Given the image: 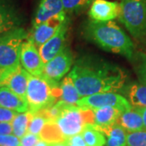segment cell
Here are the masks:
<instances>
[{"instance_id":"cell-6","label":"cell","mask_w":146,"mask_h":146,"mask_svg":"<svg viewBox=\"0 0 146 146\" xmlns=\"http://www.w3.org/2000/svg\"><path fill=\"white\" fill-rule=\"evenodd\" d=\"M54 86L47 81L42 76H29L26 100L29 104V111L34 114L40 110L50 107L58 101L53 96Z\"/></svg>"},{"instance_id":"cell-34","label":"cell","mask_w":146,"mask_h":146,"mask_svg":"<svg viewBox=\"0 0 146 146\" xmlns=\"http://www.w3.org/2000/svg\"><path fill=\"white\" fill-rule=\"evenodd\" d=\"M49 146H68L67 141H59V142H52L49 143Z\"/></svg>"},{"instance_id":"cell-11","label":"cell","mask_w":146,"mask_h":146,"mask_svg":"<svg viewBox=\"0 0 146 146\" xmlns=\"http://www.w3.org/2000/svg\"><path fill=\"white\" fill-rule=\"evenodd\" d=\"M23 16L14 0H0V35L21 28Z\"/></svg>"},{"instance_id":"cell-18","label":"cell","mask_w":146,"mask_h":146,"mask_svg":"<svg viewBox=\"0 0 146 146\" xmlns=\"http://www.w3.org/2000/svg\"><path fill=\"white\" fill-rule=\"evenodd\" d=\"M96 129L100 131L104 136L107 137L106 146H126L127 133L121 126L115 123L106 127H99L94 125Z\"/></svg>"},{"instance_id":"cell-17","label":"cell","mask_w":146,"mask_h":146,"mask_svg":"<svg viewBox=\"0 0 146 146\" xmlns=\"http://www.w3.org/2000/svg\"><path fill=\"white\" fill-rule=\"evenodd\" d=\"M116 123L128 133L144 130L142 116L136 107L131 106L130 109L123 111Z\"/></svg>"},{"instance_id":"cell-1","label":"cell","mask_w":146,"mask_h":146,"mask_svg":"<svg viewBox=\"0 0 146 146\" xmlns=\"http://www.w3.org/2000/svg\"><path fill=\"white\" fill-rule=\"evenodd\" d=\"M81 98L123 89L126 75L119 67L97 58H82L68 75Z\"/></svg>"},{"instance_id":"cell-36","label":"cell","mask_w":146,"mask_h":146,"mask_svg":"<svg viewBox=\"0 0 146 146\" xmlns=\"http://www.w3.org/2000/svg\"><path fill=\"white\" fill-rule=\"evenodd\" d=\"M68 146H87V145H72V144H68Z\"/></svg>"},{"instance_id":"cell-2","label":"cell","mask_w":146,"mask_h":146,"mask_svg":"<svg viewBox=\"0 0 146 146\" xmlns=\"http://www.w3.org/2000/svg\"><path fill=\"white\" fill-rule=\"evenodd\" d=\"M86 36L108 52L119 54L128 58L134 56V45L125 32L114 21H89L84 28Z\"/></svg>"},{"instance_id":"cell-21","label":"cell","mask_w":146,"mask_h":146,"mask_svg":"<svg viewBox=\"0 0 146 146\" xmlns=\"http://www.w3.org/2000/svg\"><path fill=\"white\" fill-rule=\"evenodd\" d=\"M127 98L132 107H146V84H131L127 89Z\"/></svg>"},{"instance_id":"cell-31","label":"cell","mask_w":146,"mask_h":146,"mask_svg":"<svg viewBox=\"0 0 146 146\" xmlns=\"http://www.w3.org/2000/svg\"><path fill=\"white\" fill-rule=\"evenodd\" d=\"M12 134L11 123H0V136Z\"/></svg>"},{"instance_id":"cell-3","label":"cell","mask_w":146,"mask_h":146,"mask_svg":"<svg viewBox=\"0 0 146 146\" xmlns=\"http://www.w3.org/2000/svg\"><path fill=\"white\" fill-rule=\"evenodd\" d=\"M67 140L77 134H80L84 127L94 124V110L77 105L63 103L60 115L54 121Z\"/></svg>"},{"instance_id":"cell-22","label":"cell","mask_w":146,"mask_h":146,"mask_svg":"<svg viewBox=\"0 0 146 146\" xmlns=\"http://www.w3.org/2000/svg\"><path fill=\"white\" fill-rule=\"evenodd\" d=\"M81 135L87 146H104L106 143L104 135L100 131L96 129L94 124L85 126Z\"/></svg>"},{"instance_id":"cell-32","label":"cell","mask_w":146,"mask_h":146,"mask_svg":"<svg viewBox=\"0 0 146 146\" xmlns=\"http://www.w3.org/2000/svg\"><path fill=\"white\" fill-rule=\"evenodd\" d=\"M16 70V69H15ZM15 70H11V69H4V68H0V87L2 86L3 83L4 82L6 79L8 77V76L11 73Z\"/></svg>"},{"instance_id":"cell-15","label":"cell","mask_w":146,"mask_h":146,"mask_svg":"<svg viewBox=\"0 0 146 146\" xmlns=\"http://www.w3.org/2000/svg\"><path fill=\"white\" fill-rule=\"evenodd\" d=\"M63 11V0H42L33 18V27L45 22Z\"/></svg>"},{"instance_id":"cell-19","label":"cell","mask_w":146,"mask_h":146,"mask_svg":"<svg viewBox=\"0 0 146 146\" xmlns=\"http://www.w3.org/2000/svg\"><path fill=\"white\" fill-rule=\"evenodd\" d=\"M92 110L94 113V125L99 127H106L115 123L122 113L119 110L110 106Z\"/></svg>"},{"instance_id":"cell-20","label":"cell","mask_w":146,"mask_h":146,"mask_svg":"<svg viewBox=\"0 0 146 146\" xmlns=\"http://www.w3.org/2000/svg\"><path fill=\"white\" fill-rule=\"evenodd\" d=\"M61 89L60 101L69 105H76L77 102L81 98L77 89L73 83L72 78L68 76L59 83Z\"/></svg>"},{"instance_id":"cell-13","label":"cell","mask_w":146,"mask_h":146,"mask_svg":"<svg viewBox=\"0 0 146 146\" xmlns=\"http://www.w3.org/2000/svg\"><path fill=\"white\" fill-rule=\"evenodd\" d=\"M120 6L116 2L108 0H93L89 16L91 21L107 22L119 16Z\"/></svg>"},{"instance_id":"cell-33","label":"cell","mask_w":146,"mask_h":146,"mask_svg":"<svg viewBox=\"0 0 146 146\" xmlns=\"http://www.w3.org/2000/svg\"><path fill=\"white\" fill-rule=\"evenodd\" d=\"M140 111L142 119H143V125H144V130L146 131V107H136Z\"/></svg>"},{"instance_id":"cell-24","label":"cell","mask_w":146,"mask_h":146,"mask_svg":"<svg viewBox=\"0 0 146 146\" xmlns=\"http://www.w3.org/2000/svg\"><path fill=\"white\" fill-rule=\"evenodd\" d=\"M31 112L27 111L25 113H18L11 122L12 134L18 138H22L28 132L29 123L31 118Z\"/></svg>"},{"instance_id":"cell-10","label":"cell","mask_w":146,"mask_h":146,"mask_svg":"<svg viewBox=\"0 0 146 146\" xmlns=\"http://www.w3.org/2000/svg\"><path fill=\"white\" fill-rule=\"evenodd\" d=\"M21 65L32 76H42L45 63L38 48L28 38L21 47Z\"/></svg>"},{"instance_id":"cell-7","label":"cell","mask_w":146,"mask_h":146,"mask_svg":"<svg viewBox=\"0 0 146 146\" xmlns=\"http://www.w3.org/2000/svg\"><path fill=\"white\" fill-rule=\"evenodd\" d=\"M73 64L72 54L65 47L59 54L45 64L42 76L54 87L59 84V81L71 70Z\"/></svg>"},{"instance_id":"cell-29","label":"cell","mask_w":146,"mask_h":146,"mask_svg":"<svg viewBox=\"0 0 146 146\" xmlns=\"http://www.w3.org/2000/svg\"><path fill=\"white\" fill-rule=\"evenodd\" d=\"M40 141L41 137L39 135L27 132L25 136L21 138L20 146H35Z\"/></svg>"},{"instance_id":"cell-8","label":"cell","mask_w":146,"mask_h":146,"mask_svg":"<svg viewBox=\"0 0 146 146\" xmlns=\"http://www.w3.org/2000/svg\"><path fill=\"white\" fill-rule=\"evenodd\" d=\"M76 105L90 109L110 106L122 112L131 108L129 102L124 97L115 93H100L81 98Z\"/></svg>"},{"instance_id":"cell-14","label":"cell","mask_w":146,"mask_h":146,"mask_svg":"<svg viewBox=\"0 0 146 146\" xmlns=\"http://www.w3.org/2000/svg\"><path fill=\"white\" fill-rule=\"evenodd\" d=\"M30 74L20 66L13 71L4 80L2 86H6L13 93L26 100L28 82ZM27 101V100H26Z\"/></svg>"},{"instance_id":"cell-23","label":"cell","mask_w":146,"mask_h":146,"mask_svg":"<svg viewBox=\"0 0 146 146\" xmlns=\"http://www.w3.org/2000/svg\"><path fill=\"white\" fill-rule=\"evenodd\" d=\"M39 136L42 141H46L47 143L66 141L65 137L63 136V133L61 132L58 125L53 121L47 122Z\"/></svg>"},{"instance_id":"cell-27","label":"cell","mask_w":146,"mask_h":146,"mask_svg":"<svg viewBox=\"0 0 146 146\" xmlns=\"http://www.w3.org/2000/svg\"><path fill=\"white\" fill-rule=\"evenodd\" d=\"M136 74L141 83L146 84V54H139L136 61Z\"/></svg>"},{"instance_id":"cell-12","label":"cell","mask_w":146,"mask_h":146,"mask_svg":"<svg viewBox=\"0 0 146 146\" xmlns=\"http://www.w3.org/2000/svg\"><path fill=\"white\" fill-rule=\"evenodd\" d=\"M69 19L68 17L59 27L56 33L38 48L42 60L46 64L65 48V42L68 35Z\"/></svg>"},{"instance_id":"cell-16","label":"cell","mask_w":146,"mask_h":146,"mask_svg":"<svg viewBox=\"0 0 146 146\" xmlns=\"http://www.w3.org/2000/svg\"><path fill=\"white\" fill-rule=\"evenodd\" d=\"M0 107L11 110L17 113L29 111V104L26 100L13 93L6 86L0 87Z\"/></svg>"},{"instance_id":"cell-35","label":"cell","mask_w":146,"mask_h":146,"mask_svg":"<svg viewBox=\"0 0 146 146\" xmlns=\"http://www.w3.org/2000/svg\"><path fill=\"white\" fill-rule=\"evenodd\" d=\"M35 146H49V143H47L46 141H42V140H41V141H39Z\"/></svg>"},{"instance_id":"cell-30","label":"cell","mask_w":146,"mask_h":146,"mask_svg":"<svg viewBox=\"0 0 146 146\" xmlns=\"http://www.w3.org/2000/svg\"><path fill=\"white\" fill-rule=\"evenodd\" d=\"M17 114L16 111L0 107V123H11Z\"/></svg>"},{"instance_id":"cell-26","label":"cell","mask_w":146,"mask_h":146,"mask_svg":"<svg viewBox=\"0 0 146 146\" xmlns=\"http://www.w3.org/2000/svg\"><path fill=\"white\" fill-rule=\"evenodd\" d=\"M93 0H63V11L68 13L77 12L88 7Z\"/></svg>"},{"instance_id":"cell-28","label":"cell","mask_w":146,"mask_h":146,"mask_svg":"<svg viewBox=\"0 0 146 146\" xmlns=\"http://www.w3.org/2000/svg\"><path fill=\"white\" fill-rule=\"evenodd\" d=\"M21 139L13 134L0 136V146H20Z\"/></svg>"},{"instance_id":"cell-4","label":"cell","mask_w":146,"mask_h":146,"mask_svg":"<svg viewBox=\"0 0 146 146\" xmlns=\"http://www.w3.org/2000/svg\"><path fill=\"white\" fill-rule=\"evenodd\" d=\"M29 33L17 28L0 35V68L15 70L21 66V52Z\"/></svg>"},{"instance_id":"cell-9","label":"cell","mask_w":146,"mask_h":146,"mask_svg":"<svg viewBox=\"0 0 146 146\" xmlns=\"http://www.w3.org/2000/svg\"><path fill=\"white\" fill-rule=\"evenodd\" d=\"M67 18V14L63 11L45 22L33 26L28 35V39L31 41L37 48H39L56 33L59 27L62 25Z\"/></svg>"},{"instance_id":"cell-25","label":"cell","mask_w":146,"mask_h":146,"mask_svg":"<svg viewBox=\"0 0 146 146\" xmlns=\"http://www.w3.org/2000/svg\"><path fill=\"white\" fill-rule=\"evenodd\" d=\"M47 122L48 121L46 119V118L39 112L32 114L29 123L28 132L35 135H39Z\"/></svg>"},{"instance_id":"cell-5","label":"cell","mask_w":146,"mask_h":146,"mask_svg":"<svg viewBox=\"0 0 146 146\" xmlns=\"http://www.w3.org/2000/svg\"><path fill=\"white\" fill-rule=\"evenodd\" d=\"M120 21L136 38L146 36V0H121Z\"/></svg>"}]
</instances>
